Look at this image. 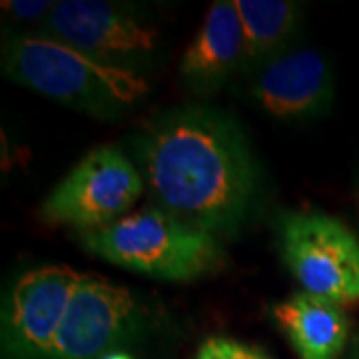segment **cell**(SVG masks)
<instances>
[{
	"label": "cell",
	"mask_w": 359,
	"mask_h": 359,
	"mask_svg": "<svg viewBox=\"0 0 359 359\" xmlns=\"http://www.w3.org/2000/svg\"><path fill=\"white\" fill-rule=\"evenodd\" d=\"M82 271L52 264L14 283L2 313V359H48Z\"/></svg>",
	"instance_id": "obj_7"
},
{
	"label": "cell",
	"mask_w": 359,
	"mask_h": 359,
	"mask_svg": "<svg viewBox=\"0 0 359 359\" xmlns=\"http://www.w3.org/2000/svg\"><path fill=\"white\" fill-rule=\"evenodd\" d=\"M46 26L56 40L116 66L152 54L160 42L154 26L122 6L96 0L54 2Z\"/></svg>",
	"instance_id": "obj_8"
},
{
	"label": "cell",
	"mask_w": 359,
	"mask_h": 359,
	"mask_svg": "<svg viewBox=\"0 0 359 359\" xmlns=\"http://www.w3.org/2000/svg\"><path fill=\"white\" fill-rule=\"evenodd\" d=\"M92 256L162 282H194L224 266L218 236L172 216L160 205L130 212L110 226L80 233Z\"/></svg>",
	"instance_id": "obj_3"
},
{
	"label": "cell",
	"mask_w": 359,
	"mask_h": 359,
	"mask_svg": "<svg viewBox=\"0 0 359 359\" xmlns=\"http://www.w3.org/2000/svg\"><path fill=\"white\" fill-rule=\"evenodd\" d=\"M245 62L244 32L233 0L214 2L180 60L182 80L200 94H210Z\"/></svg>",
	"instance_id": "obj_10"
},
{
	"label": "cell",
	"mask_w": 359,
	"mask_h": 359,
	"mask_svg": "<svg viewBox=\"0 0 359 359\" xmlns=\"http://www.w3.org/2000/svg\"><path fill=\"white\" fill-rule=\"evenodd\" d=\"M252 94L273 118H306L330 100L332 72L318 50H294L269 60L256 78Z\"/></svg>",
	"instance_id": "obj_9"
},
{
	"label": "cell",
	"mask_w": 359,
	"mask_h": 359,
	"mask_svg": "<svg viewBox=\"0 0 359 359\" xmlns=\"http://www.w3.org/2000/svg\"><path fill=\"white\" fill-rule=\"evenodd\" d=\"M194 359H271L268 353L231 337H208Z\"/></svg>",
	"instance_id": "obj_13"
},
{
	"label": "cell",
	"mask_w": 359,
	"mask_h": 359,
	"mask_svg": "<svg viewBox=\"0 0 359 359\" xmlns=\"http://www.w3.org/2000/svg\"><path fill=\"white\" fill-rule=\"evenodd\" d=\"M54 2H40V0H11V2H2V8L8 14H13L16 20H22V22H34L39 18H48Z\"/></svg>",
	"instance_id": "obj_14"
},
{
	"label": "cell",
	"mask_w": 359,
	"mask_h": 359,
	"mask_svg": "<svg viewBox=\"0 0 359 359\" xmlns=\"http://www.w3.org/2000/svg\"><path fill=\"white\" fill-rule=\"evenodd\" d=\"M2 72L44 98L100 118L128 110L150 90L130 66L106 65L40 34H11L4 40Z\"/></svg>",
	"instance_id": "obj_2"
},
{
	"label": "cell",
	"mask_w": 359,
	"mask_h": 359,
	"mask_svg": "<svg viewBox=\"0 0 359 359\" xmlns=\"http://www.w3.org/2000/svg\"><path fill=\"white\" fill-rule=\"evenodd\" d=\"M104 359H132L126 353H120V351H116V353H110V355H106Z\"/></svg>",
	"instance_id": "obj_15"
},
{
	"label": "cell",
	"mask_w": 359,
	"mask_h": 359,
	"mask_svg": "<svg viewBox=\"0 0 359 359\" xmlns=\"http://www.w3.org/2000/svg\"><path fill=\"white\" fill-rule=\"evenodd\" d=\"M271 318L299 359H335L349 337L344 308L304 290L276 304Z\"/></svg>",
	"instance_id": "obj_11"
},
{
	"label": "cell",
	"mask_w": 359,
	"mask_h": 359,
	"mask_svg": "<svg viewBox=\"0 0 359 359\" xmlns=\"http://www.w3.org/2000/svg\"><path fill=\"white\" fill-rule=\"evenodd\" d=\"M144 178L114 144L92 148L40 205L39 218L48 226L80 233L100 230L128 216L144 192Z\"/></svg>",
	"instance_id": "obj_4"
},
{
	"label": "cell",
	"mask_w": 359,
	"mask_h": 359,
	"mask_svg": "<svg viewBox=\"0 0 359 359\" xmlns=\"http://www.w3.org/2000/svg\"><path fill=\"white\" fill-rule=\"evenodd\" d=\"M140 164L156 205L214 236L238 230L256 194L257 170L244 134L208 108L160 118L142 138Z\"/></svg>",
	"instance_id": "obj_1"
},
{
	"label": "cell",
	"mask_w": 359,
	"mask_h": 359,
	"mask_svg": "<svg viewBox=\"0 0 359 359\" xmlns=\"http://www.w3.org/2000/svg\"><path fill=\"white\" fill-rule=\"evenodd\" d=\"M283 264L304 292L337 306L359 302V240L323 212H294L282 219Z\"/></svg>",
	"instance_id": "obj_5"
},
{
	"label": "cell",
	"mask_w": 359,
	"mask_h": 359,
	"mask_svg": "<svg viewBox=\"0 0 359 359\" xmlns=\"http://www.w3.org/2000/svg\"><path fill=\"white\" fill-rule=\"evenodd\" d=\"M138 323V304L130 290L82 273L48 359H104L136 334Z\"/></svg>",
	"instance_id": "obj_6"
},
{
	"label": "cell",
	"mask_w": 359,
	"mask_h": 359,
	"mask_svg": "<svg viewBox=\"0 0 359 359\" xmlns=\"http://www.w3.org/2000/svg\"><path fill=\"white\" fill-rule=\"evenodd\" d=\"M244 32L245 62H262L282 48L299 22L302 8L290 0H233Z\"/></svg>",
	"instance_id": "obj_12"
}]
</instances>
